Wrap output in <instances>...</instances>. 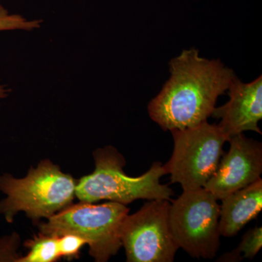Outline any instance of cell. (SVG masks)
I'll return each instance as SVG.
<instances>
[{"instance_id":"12","label":"cell","mask_w":262,"mask_h":262,"mask_svg":"<svg viewBox=\"0 0 262 262\" xmlns=\"http://www.w3.org/2000/svg\"><path fill=\"white\" fill-rule=\"evenodd\" d=\"M262 246V228L256 227L250 229L241 239L237 249L221 257L222 261H238L243 258L252 259L256 256Z\"/></svg>"},{"instance_id":"5","label":"cell","mask_w":262,"mask_h":262,"mask_svg":"<svg viewBox=\"0 0 262 262\" xmlns=\"http://www.w3.org/2000/svg\"><path fill=\"white\" fill-rule=\"evenodd\" d=\"M173 150L163 165L170 184L178 183L183 190L203 188L216 171L229 141L219 125L205 121L196 126L170 131Z\"/></svg>"},{"instance_id":"6","label":"cell","mask_w":262,"mask_h":262,"mask_svg":"<svg viewBox=\"0 0 262 262\" xmlns=\"http://www.w3.org/2000/svg\"><path fill=\"white\" fill-rule=\"evenodd\" d=\"M219 200L204 188L183 190L169 208L176 243L193 258L212 259L220 247Z\"/></svg>"},{"instance_id":"1","label":"cell","mask_w":262,"mask_h":262,"mask_svg":"<svg viewBox=\"0 0 262 262\" xmlns=\"http://www.w3.org/2000/svg\"><path fill=\"white\" fill-rule=\"evenodd\" d=\"M170 79L148 104L150 118L163 130H181L207 121L219 96L228 90L233 71L220 60L184 50L170 61Z\"/></svg>"},{"instance_id":"4","label":"cell","mask_w":262,"mask_h":262,"mask_svg":"<svg viewBox=\"0 0 262 262\" xmlns=\"http://www.w3.org/2000/svg\"><path fill=\"white\" fill-rule=\"evenodd\" d=\"M129 211L125 205L115 202L95 205L80 201L50 217L39 226V234L80 236L89 245L90 255L95 261L106 262L122 247V226Z\"/></svg>"},{"instance_id":"16","label":"cell","mask_w":262,"mask_h":262,"mask_svg":"<svg viewBox=\"0 0 262 262\" xmlns=\"http://www.w3.org/2000/svg\"><path fill=\"white\" fill-rule=\"evenodd\" d=\"M10 89L5 84L0 82V100L4 99L9 96ZM1 106V104H0Z\"/></svg>"},{"instance_id":"15","label":"cell","mask_w":262,"mask_h":262,"mask_svg":"<svg viewBox=\"0 0 262 262\" xmlns=\"http://www.w3.org/2000/svg\"><path fill=\"white\" fill-rule=\"evenodd\" d=\"M18 238L15 234L0 238V261L18 262L20 258L15 252Z\"/></svg>"},{"instance_id":"11","label":"cell","mask_w":262,"mask_h":262,"mask_svg":"<svg viewBox=\"0 0 262 262\" xmlns=\"http://www.w3.org/2000/svg\"><path fill=\"white\" fill-rule=\"evenodd\" d=\"M24 245L29 249L28 254L19 258L18 262H54L61 258L58 237L39 234Z\"/></svg>"},{"instance_id":"10","label":"cell","mask_w":262,"mask_h":262,"mask_svg":"<svg viewBox=\"0 0 262 262\" xmlns=\"http://www.w3.org/2000/svg\"><path fill=\"white\" fill-rule=\"evenodd\" d=\"M221 201V236L234 237L248 222L256 218L261 211V179L229 194Z\"/></svg>"},{"instance_id":"3","label":"cell","mask_w":262,"mask_h":262,"mask_svg":"<svg viewBox=\"0 0 262 262\" xmlns=\"http://www.w3.org/2000/svg\"><path fill=\"white\" fill-rule=\"evenodd\" d=\"M76 186L75 179L50 160L32 167L24 178L3 174L0 192L6 196L0 201V214L10 224L20 212L35 222L42 218L48 220L72 204Z\"/></svg>"},{"instance_id":"13","label":"cell","mask_w":262,"mask_h":262,"mask_svg":"<svg viewBox=\"0 0 262 262\" xmlns=\"http://www.w3.org/2000/svg\"><path fill=\"white\" fill-rule=\"evenodd\" d=\"M42 20H28L22 15L11 14L0 4V32L23 30L32 32L40 28Z\"/></svg>"},{"instance_id":"14","label":"cell","mask_w":262,"mask_h":262,"mask_svg":"<svg viewBox=\"0 0 262 262\" xmlns=\"http://www.w3.org/2000/svg\"><path fill=\"white\" fill-rule=\"evenodd\" d=\"M86 245L85 241L74 234H65L58 237V249L60 257L70 259L77 257L81 248Z\"/></svg>"},{"instance_id":"9","label":"cell","mask_w":262,"mask_h":262,"mask_svg":"<svg viewBox=\"0 0 262 262\" xmlns=\"http://www.w3.org/2000/svg\"><path fill=\"white\" fill-rule=\"evenodd\" d=\"M229 100L215 107L211 116L221 119L219 126L228 137L253 131L261 134L258 122L262 119V77L244 83L236 76L228 88Z\"/></svg>"},{"instance_id":"2","label":"cell","mask_w":262,"mask_h":262,"mask_svg":"<svg viewBox=\"0 0 262 262\" xmlns=\"http://www.w3.org/2000/svg\"><path fill=\"white\" fill-rule=\"evenodd\" d=\"M95 170L77 182L75 196L81 202H115L126 205L136 200H169L174 192L160 179L166 175L163 165L155 162L145 173L128 177L123 170L126 162L123 155L108 146L95 150Z\"/></svg>"},{"instance_id":"8","label":"cell","mask_w":262,"mask_h":262,"mask_svg":"<svg viewBox=\"0 0 262 262\" xmlns=\"http://www.w3.org/2000/svg\"><path fill=\"white\" fill-rule=\"evenodd\" d=\"M215 173L204 186L219 200L261 179L262 144L244 134L232 136Z\"/></svg>"},{"instance_id":"7","label":"cell","mask_w":262,"mask_h":262,"mask_svg":"<svg viewBox=\"0 0 262 262\" xmlns=\"http://www.w3.org/2000/svg\"><path fill=\"white\" fill-rule=\"evenodd\" d=\"M168 200H151L122 226V247L127 262H173L179 249L170 223Z\"/></svg>"}]
</instances>
